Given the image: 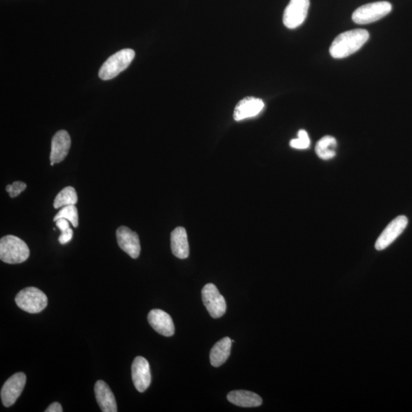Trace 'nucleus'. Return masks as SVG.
<instances>
[{
	"label": "nucleus",
	"instance_id": "1",
	"mask_svg": "<svg viewBox=\"0 0 412 412\" xmlns=\"http://www.w3.org/2000/svg\"><path fill=\"white\" fill-rule=\"evenodd\" d=\"M370 38V34L365 30H353L340 34L332 42L330 47V54L337 59L355 53L364 46Z\"/></svg>",
	"mask_w": 412,
	"mask_h": 412
},
{
	"label": "nucleus",
	"instance_id": "2",
	"mask_svg": "<svg viewBox=\"0 0 412 412\" xmlns=\"http://www.w3.org/2000/svg\"><path fill=\"white\" fill-rule=\"evenodd\" d=\"M30 255V251L26 243L19 237L6 235L0 240V259L10 264H21Z\"/></svg>",
	"mask_w": 412,
	"mask_h": 412
},
{
	"label": "nucleus",
	"instance_id": "3",
	"mask_svg": "<svg viewBox=\"0 0 412 412\" xmlns=\"http://www.w3.org/2000/svg\"><path fill=\"white\" fill-rule=\"evenodd\" d=\"M135 57V50L131 48L119 50L108 57L101 67L99 72V78L103 81H110V79L117 77L122 71L128 68Z\"/></svg>",
	"mask_w": 412,
	"mask_h": 412
},
{
	"label": "nucleus",
	"instance_id": "4",
	"mask_svg": "<svg viewBox=\"0 0 412 412\" xmlns=\"http://www.w3.org/2000/svg\"><path fill=\"white\" fill-rule=\"evenodd\" d=\"M392 9V4L386 1L368 3L354 11L352 19L359 25L370 24L387 16Z\"/></svg>",
	"mask_w": 412,
	"mask_h": 412
},
{
	"label": "nucleus",
	"instance_id": "5",
	"mask_svg": "<svg viewBox=\"0 0 412 412\" xmlns=\"http://www.w3.org/2000/svg\"><path fill=\"white\" fill-rule=\"evenodd\" d=\"M16 303L28 313H39L48 306L46 295L35 287H28L20 291L16 297Z\"/></svg>",
	"mask_w": 412,
	"mask_h": 412
},
{
	"label": "nucleus",
	"instance_id": "6",
	"mask_svg": "<svg viewBox=\"0 0 412 412\" xmlns=\"http://www.w3.org/2000/svg\"><path fill=\"white\" fill-rule=\"evenodd\" d=\"M202 298L209 315L213 319H219L226 314L227 309L226 300L214 284H208L202 288Z\"/></svg>",
	"mask_w": 412,
	"mask_h": 412
},
{
	"label": "nucleus",
	"instance_id": "7",
	"mask_svg": "<svg viewBox=\"0 0 412 412\" xmlns=\"http://www.w3.org/2000/svg\"><path fill=\"white\" fill-rule=\"evenodd\" d=\"M310 6L309 0H291L284 14V24L291 30L304 23Z\"/></svg>",
	"mask_w": 412,
	"mask_h": 412
},
{
	"label": "nucleus",
	"instance_id": "8",
	"mask_svg": "<svg viewBox=\"0 0 412 412\" xmlns=\"http://www.w3.org/2000/svg\"><path fill=\"white\" fill-rule=\"evenodd\" d=\"M406 216L400 215L389 224L387 227L382 231L375 244V248L377 251H382L393 244L408 226Z\"/></svg>",
	"mask_w": 412,
	"mask_h": 412
},
{
	"label": "nucleus",
	"instance_id": "9",
	"mask_svg": "<svg viewBox=\"0 0 412 412\" xmlns=\"http://www.w3.org/2000/svg\"><path fill=\"white\" fill-rule=\"evenodd\" d=\"M26 383V375L17 373L7 380L1 389V400L6 407H10L23 393Z\"/></svg>",
	"mask_w": 412,
	"mask_h": 412
},
{
	"label": "nucleus",
	"instance_id": "10",
	"mask_svg": "<svg viewBox=\"0 0 412 412\" xmlns=\"http://www.w3.org/2000/svg\"><path fill=\"white\" fill-rule=\"evenodd\" d=\"M119 248L130 257L136 259L139 257L141 244L139 237L133 230L126 226H121L117 231Z\"/></svg>",
	"mask_w": 412,
	"mask_h": 412
},
{
	"label": "nucleus",
	"instance_id": "11",
	"mask_svg": "<svg viewBox=\"0 0 412 412\" xmlns=\"http://www.w3.org/2000/svg\"><path fill=\"white\" fill-rule=\"evenodd\" d=\"M134 385L140 393L146 391L151 382L150 369L148 361L143 357H137L132 366Z\"/></svg>",
	"mask_w": 412,
	"mask_h": 412
},
{
	"label": "nucleus",
	"instance_id": "12",
	"mask_svg": "<svg viewBox=\"0 0 412 412\" xmlns=\"http://www.w3.org/2000/svg\"><path fill=\"white\" fill-rule=\"evenodd\" d=\"M71 146L70 135L65 130H61L53 137L52 141V150H50V165L63 161L68 155Z\"/></svg>",
	"mask_w": 412,
	"mask_h": 412
},
{
	"label": "nucleus",
	"instance_id": "13",
	"mask_svg": "<svg viewBox=\"0 0 412 412\" xmlns=\"http://www.w3.org/2000/svg\"><path fill=\"white\" fill-rule=\"evenodd\" d=\"M148 322L157 333L171 337L175 335V327L171 316L161 309L151 310L148 316Z\"/></svg>",
	"mask_w": 412,
	"mask_h": 412
},
{
	"label": "nucleus",
	"instance_id": "14",
	"mask_svg": "<svg viewBox=\"0 0 412 412\" xmlns=\"http://www.w3.org/2000/svg\"><path fill=\"white\" fill-rule=\"evenodd\" d=\"M264 103L259 98L248 97L237 104L234 111V119L239 121L256 117L264 110Z\"/></svg>",
	"mask_w": 412,
	"mask_h": 412
},
{
	"label": "nucleus",
	"instance_id": "15",
	"mask_svg": "<svg viewBox=\"0 0 412 412\" xmlns=\"http://www.w3.org/2000/svg\"><path fill=\"white\" fill-rule=\"evenodd\" d=\"M97 401L101 411L104 412H117L118 411L117 401L106 383L103 380L97 382L95 388Z\"/></svg>",
	"mask_w": 412,
	"mask_h": 412
},
{
	"label": "nucleus",
	"instance_id": "16",
	"mask_svg": "<svg viewBox=\"0 0 412 412\" xmlns=\"http://www.w3.org/2000/svg\"><path fill=\"white\" fill-rule=\"evenodd\" d=\"M170 243L173 255L179 259H186L189 257L190 246L184 228L178 227L172 231Z\"/></svg>",
	"mask_w": 412,
	"mask_h": 412
},
{
	"label": "nucleus",
	"instance_id": "17",
	"mask_svg": "<svg viewBox=\"0 0 412 412\" xmlns=\"http://www.w3.org/2000/svg\"><path fill=\"white\" fill-rule=\"evenodd\" d=\"M228 400L237 406L244 408L258 407L262 406L263 400L259 395L246 390H236L228 393Z\"/></svg>",
	"mask_w": 412,
	"mask_h": 412
},
{
	"label": "nucleus",
	"instance_id": "18",
	"mask_svg": "<svg viewBox=\"0 0 412 412\" xmlns=\"http://www.w3.org/2000/svg\"><path fill=\"white\" fill-rule=\"evenodd\" d=\"M231 340L226 337L217 342L210 352V363L215 367H219L225 364L230 353Z\"/></svg>",
	"mask_w": 412,
	"mask_h": 412
},
{
	"label": "nucleus",
	"instance_id": "19",
	"mask_svg": "<svg viewBox=\"0 0 412 412\" xmlns=\"http://www.w3.org/2000/svg\"><path fill=\"white\" fill-rule=\"evenodd\" d=\"M337 141L334 137L324 136L317 141L315 153L322 160H330L336 155Z\"/></svg>",
	"mask_w": 412,
	"mask_h": 412
},
{
	"label": "nucleus",
	"instance_id": "20",
	"mask_svg": "<svg viewBox=\"0 0 412 412\" xmlns=\"http://www.w3.org/2000/svg\"><path fill=\"white\" fill-rule=\"evenodd\" d=\"M77 202L78 197L75 188L67 186L57 195L54 201V208L57 209L68 206H75Z\"/></svg>",
	"mask_w": 412,
	"mask_h": 412
},
{
	"label": "nucleus",
	"instance_id": "21",
	"mask_svg": "<svg viewBox=\"0 0 412 412\" xmlns=\"http://www.w3.org/2000/svg\"><path fill=\"white\" fill-rule=\"evenodd\" d=\"M59 219L68 220L75 228L78 227V211L75 205L64 206L54 218V222Z\"/></svg>",
	"mask_w": 412,
	"mask_h": 412
},
{
	"label": "nucleus",
	"instance_id": "22",
	"mask_svg": "<svg viewBox=\"0 0 412 412\" xmlns=\"http://www.w3.org/2000/svg\"><path fill=\"white\" fill-rule=\"evenodd\" d=\"M310 139L305 130H300L298 133V139L291 141V146L295 149H307L310 146Z\"/></svg>",
	"mask_w": 412,
	"mask_h": 412
},
{
	"label": "nucleus",
	"instance_id": "23",
	"mask_svg": "<svg viewBox=\"0 0 412 412\" xmlns=\"http://www.w3.org/2000/svg\"><path fill=\"white\" fill-rule=\"evenodd\" d=\"M26 187L27 185L25 183L17 182L7 186L6 190L10 194L11 198H16L26 189Z\"/></svg>",
	"mask_w": 412,
	"mask_h": 412
},
{
	"label": "nucleus",
	"instance_id": "24",
	"mask_svg": "<svg viewBox=\"0 0 412 412\" xmlns=\"http://www.w3.org/2000/svg\"><path fill=\"white\" fill-rule=\"evenodd\" d=\"M73 235L74 231L70 228L68 230L64 231V233H61L59 241L61 244H66L72 240Z\"/></svg>",
	"mask_w": 412,
	"mask_h": 412
},
{
	"label": "nucleus",
	"instance_id": "25",
	"mask_svg": "<svg viewBox=\"0 0 412 412\" xmlns=\"http://www.w3.org/2000/svg\"><path fill=\"white\" fill-rule=\"evenodd\" d=\"M55 222L56 226L60 229L61 233H64V231H66L70 228V222L67 219H57Z\"/></svg>",
	"mask_w": 412,
	"mask_h": 412
},
{
	"label": "nucleus",
	"instance_id": "26",
	"mask_svg": "<svg viewBox=\"0 0 412 412\" xmlns=\"http://www.w3.org/2000/svg\"><path fill=\"white\" fill-rule=\"evenodd\" d=\"M46 412H62L63 409L61 404L59 402H54L50 404L48 408L46 410Z\"/></svg>",
	"mask_w": 412,
	"mask_h": 412
}]
</instances>
